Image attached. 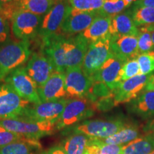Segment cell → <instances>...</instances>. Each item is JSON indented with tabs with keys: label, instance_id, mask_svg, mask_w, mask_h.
Segmentation results:
<instances>
[{
	"label": "cell",
	"instance_id": "1",
	"mask_svg": "<svg viewBox=\"0 0 154 154\" xmlns=\"http://www.w3.org/2000/svg\"><path fill=\"white\" fill-rule=\"evenodd\" d=\"M32 54L29 41L9 42L0 47V81L22 66Z\"/></svg>",
	"mask_w": 154,
	"mask_h": 154
},
{
	"label": "cell",
	"instance_id": "2",
	"mask_svg": "<svg viewBox=\"0 0 154 154\" xmlns=\"http://www.w3.org/2000/svg\"><path fill=\"white\" fill-rule=\"evenodd\" d=\"M0 124L11 132L34 140L50 136L56 131V122L35 121L26 117L2 119Z\"/></svg>",
	"mask_w": 154,
	"mask_h": 154
},
{
	"label": "cell",
	"instance_id": "3",
	"mask_svg": "<svg viewBox=\"0 0 154 154\" xmlns=\"http://www.w3.org/2000/svg\"><path fill=\"white\" fill-rule=\"evenodd\" d=\"M96 107L87 98L69 99L58 120L56 121V131L72 128L84 121L95 113Z\"/></svg>",
	"mask_w": 154,
	"mask_h": 154
},
{
	"label": "cell",
	"instance_id": "4",
	"mask_svg": "<svg viewBox=\"0 0 154 154\" xmlns=\"http://www.w3.org/2000/svg\"><path fill=\"white\" fill-rule=\"evenodd\" d=\"M121 119L114 120H86L69 128L72 134H82L90 138L103 139L112 136L127 126Z\"/></svg>",
	"mask_w": 154,
	"mask_h": 154
},
{
	"label": "cell",
	"instance_id": "5",
	"mask_svg": "<svg viewBox=\"0 0 154 154\" xmlns=\"http://www.w3.org/2000/svg\"><path fill=\"white\" fill-rule=\"evenodd\" d=\"M31 103L19 96L5 81H0V120L22 117Z\"/></svg>",
	"mask_w": 154,
	"mask_h": 154
},
{
	"label": "cell",
	"instance_id": "6",
	"mask_svg": "<svg viewBox=\"0 0 154 154\" xmlns=\"http://www.w3.org/2000/svg\"><path fill=\"white\" fill-rule=\"evenodd\" d=\"M43 17L24 10H17L11 19V30L20 41H29L38 35Z\"/></svg>",
	"mask_w": 154,
	"mask_h": 154
},
{
	"label": "cell",
	"instance_id": "7",
	"mask_svg": "<svg viewBox=\"0 0 154 154\" xmlns=\"http://www.w3.org/2000/svg\"><path fill=\"white\" fill-rule=\"evenodd\" d=\"M69 0H59L44 15L38 35L42 41L57 34L72 11Z\"/></svg>",
	"mask_w": 154,
	"mask_h": 154
},
{
	"label": "cell",
	"instance_id": "8",
	"mask_svg": "<svg viewBox=\"0 0 154 154\" xmlns=\"http://www.w3.org/2000/svg\"><path fill=\"white\" fill-rule=\"evenodd\" d=\"M10 85L19 96L31 103H41L38 94V86L28 74L26 67L20 66L15 69L4 80Z\"/></svg>",
	"mask_w": 154,
	"mask_h": 154
},
{
	"label": "cell",
	"instance_id": "9",
	"mask_svg": "<svg viewBox=\"0 0 154 154\" xmlns=\"http://www.w3.org/2000/svg\"><path fill=\"white\" fill-rule=\"evenodd\" d=\"M111 37L89 44L82 67L86 76L90 78L113 56L111 49Z\"/></svg>",
	"mask_w": 154,
	"mask_h": 154
},
{
	"label": "cell",
	"instance_id": "10",
	"mask_svg": "<svg viewBox=\"0 0 154 154\" xmlns=\"http://www.w3.org/2000/svg\"><path fill=\"white\" fill-rule=\"evenodd\" d=\"M69 99L63 98L55 101H42L30 106L22 117L39 121L56 122L59 118Z\"/></svg>",
	"mask_w": 154,
	"mask_h": 154
},
{
	"label": "cell",
	"instance_id": "11",
	"mask_svg": "<svg viewBox=\"0 0 154 154\" xmlns=\"http://www.w3.org/2000/svg\"><path fill=\"white\" fill-rule=\"evenodd\" d=\"M94 80L86 76L82 66L67 69L65 72V88L67 97L85 98Z\"/></svg>",
	"mask_w": 154,
	"mask_h": 154
},
{
	"label": "cell",
	"instance_id": "12",
	"mask_svg": "<svg viewBox=\"0 0 154 154\" xmlns=\"http://www.w3.org/2000/svg\"><path fill=\"white\" fill-rule=\"evenodd\" d=\"M151 74H138L124 81L113 91L115 105L128 103L137 98L147 84Z\"/></svg>",
	"mask_w": 154,
	"mask_h": 154
},
{
	"label": "cell",
	"instance_id": "13",
	"mask_svg": "<svg viewBox=\"0 0 154 154\" xmlns=\"http://www.w3.org/2000/svg\"><path fill=\"white\" fill-rule=\"evenodd\" d=\"M66 36L55 34L43 41L44 53L52 63L55 72H63L66 66Z\"/></svg>",
	"mask_w": 154,
	"mask_h": 154
},
{
	"label": "cell",
	"instance_id": "14",
	"mask_svg": "<svg viewBox=\"0 0 154 154\" xmlns=\"http://www.w3.org/2000/svg\"><path fill=\"white\" fill-rule=\"evenodd\" d=\"M28 74L37 86H41L55 72L49 57L44 52H34L31 55L26 66Z\"/></svg>",
	"mask_w": 154,
	"mask_h": 154
},
{
	"label": "cell",
	"instance_id": "15",
	"mask_svg": "<svg viewBox=\"0 0 154 154\" xmlns=\"http://www.w3.org/2000/svg\"><path fill=\"white\" fill-rule=\"evenodd\" d=\"M125 62L113 55L102 65L91 79L94 82L103 83L113 91L122 82L121 72Z\"/></svg>",
	"mask_w": 154,
	"mask_h": 154
},
{
	"label": "cell",
	"instance_id": "16",
	"mask_svg": "<svg viewBox=\"0 0 154 154\" xmlns=\"http://www.w3.org/2000/svg\"><path fill=\"white\" fill-rule=\"evenodd\" d=\"M98 11H81L72 9L70 14L63 23L61 32L72 36L84 32L99 16Z\"/></svg>",
	"mask_w": 154,
	"mask_h": 154
},
{
	"label": "cell",
	"instance_id": "17",
	"mask_svg": "<svg viewBox=\"0 0 154 154\" xmlns=\"http://www.w3.org/2000/svg\"><path fill=\"white\" fill-rule=\"evenodd\" d=\"M38 94L42 101H55L66 98L65 72H54L43 85L38 86Z\"/></svg>",
	"mask_w": 154,
	"mask_h": 154
},
{
	"label": "cell",
	"instance_id": "18",
	"mask_svg": "<svg viewBox=\"0 0 154 154\" xmlns=\"http://www.w3.org/2000/svg\"><path fill=\"white\" fill-rule=\"evenodd\" d=\"M137 36L116 35L111 37V49L113 55L126 61L136 59L140 54Z\"/></svg>",
	"mask_w": 154,
	"mask_h": 154
},
{
	"label": "cell",
	"instance_id": "19",
	"mask_svg": "<svg viewBox=\"0 0 154 154\" xmlns=\"http://www.w3.org/2000/svg\"><path fill=\"white\" fill-rule=\"evenodd\" d=\"M89 43L85 38L78 35L67 38L66 41V69L82 66L83 61L88 49Z\"/></svg>",
	"mask_w": 154,
	"mask_h": 154
},
{
	"label": "cell",
	"instance_id": "20",
	"mask_svg": "<svg viewBox=\"0 0 154 154\" xmlns=\"http://www.w3.org/2000/svg\"><path fill=\"white\" fill-rule=\"evenodd\" d=\"M110 34L111 36H138L139 29L133 20L131 10L121 12L111 18Z\"/></svg>",
	"mask_w": 154,
	"mask_h": 154
},
{
	"label": "cell",
	"instance_id": "21",
	"mask_svg": "<svg viewBox=\"0 0 154 154\" xmlns=\"http://www.w3.org/2000/svg\"><path fill=\"white\" fill-rule=\"evenodd\" d=\"M111 18L112 17L99 15L92 22V24L81 34L89 44L111 37L110 26Z\"/></svg>",
	"mask_w": 154,
	"mask_h": 154
},
{
	"label": "cell",
	"instance_id": "22",
	"mask_svg": "<svg viewBox=\"0 0 154 154\" xmlns=\"http://www.w3.org/2000/svg\"><path fill=\"white\" fill-rule=\"evenodd\" d=\"M59 0H13L9 4L13 14L17 10H24L33 14L45 15Z\"/></svg>",
	"mask_w": 154,
	"mask_h": 154
},
{
	"label": "cell",
	"instance_id": "23",
	"mask_svg": "<svg viewBox=\"0 0 154 154\" xmlns=\"http://www.w3.org/2000/svg\"><path fill=\"white\" fill-rule=\"evenodd\" d=\"M130 109L143 119L154 116V91H144L131 101Z\"/></svg>",
	"mask_w": 154,
	"mask_h": 154
},
{
	"label": "cell",
	"instance_id": "24",
	"mask_svg": "<svg viewBox=\"0 0 154 154\" xmlns=\"http://www.w3.org/2000/svg\"><path fill=\"white\" fill-rule=\"evenodd\" d=\"M42 146L38 140H19L0 149V154H40Z\"/></svg>",
	"mask_w": 154,
	"mask_h": 154
},
{
	"label": "cell",
	"instance_id": "25",
	"mask_svg": "<svg viewBox=\"0 0 154 154\" xmlns=\"http://www.w3.org/2000/svg\"><path fill=\"white\" fill-rule=\"evenodd\" d=\"M90 138L82 134H71L59 144L66 154H85Z\"/></svg>",
	"mask_w": 154,
	"mask_h": 154
},
{
	"label": "cell",
	"instance_id": "26",
	"mask_svg": "<svg viewBox=\"0 0 154 154\" xmlns=\"http://www.w3.org/2000/svg\"><path fill=\"white\" fill-rule=\"evenodd\" d=\"M154 151V138L149 134L124 145L121 154H150Z\"/></svg>",
	"mask_w": 154,
	"mask_h": 154
},
{
	"label": "cell",
	"instance_id": "27",
	"mask_svg": "<svg viewBox=\"0 0 154 154\" xmlns=\"http://www.w3.org/2000/svg\"><path fill=\"white\" fill-rule=\"evenodd\" d=\"M140 130L134 125H127L109 137L99 139L105 143L113 145H126L131 141L140 137Z\"/></svg>",
	"mask_w": 154,
	"mask_h": 154
},
{
	"label": "cell",
	"instance_id": "28",
	"mask_svg": "<svg viewBox=\"0 0 154 154\" xmlns=\"http://www.w3.org/2000/svg\"><path fill=\"white\" fill-rule=\"evenodd\" d=\"M123 146L105 143L97 138H91L85 154H121Z\"/></svg>",
	"mask_w": 154,
	"mask_h": 154
},
{
	"label": "cell",
	"instance_id": "29",
	"mask_svg": "<svg viewBox=\"0 0 154 154\" xmlns=\"http://www.w3.org/2000/svg\"><path fill=\"white\" fill-rule=\"evenodd\" d=\"M131 13L136 26H151L154 24V8L134 5Z\"/></svg>",
	"mask_w": 154,
	"mask_h": 154
},
{
	"label": "cell",
	"instance_id": "30",
	"mask_svg": "<svg viewBox=\"0 0 154 154\" xmlns=\"http://www.w3.org/2000/svg\"><path fill=\"white\" fill-rule=\"evenodd\" d=\"M72 9L81 11H99L104 4V0H69Z\"/></svg>",
	"mask_w": 154,
	"mask_h": 154
},
{
	"label": "cell",
	"instance_id": "31",
	"mask_svg": "<svg viewBox=\"0 0 154 154\" xmlns=\"http://www.w3.org/2000/svg\"><path fill=\"white\" fill-rule=\"evenodd\" d=\"M126 8L123 0L104 2L103 7L98 11L100 16L113 17L120 14Z\"/></svg>",
	"mask_w": 154,
	"mask_h": 154
},
{
	"label": "cell",
	"instance_id": "32",
	"mask_svg": "<svg viewBox=\"0 0 154 154\" xmlns=\"http://www.w3.org/2000/svg\"><path fill=\"white\" fill-rule=\"evenodd\" d=\"M138 38V49L139 54L149 53L153 49L154 45L152 42L151 32L146 26L140 28Z\"/></svg>",
	"mask_w": 154,
	"mask_h": 154
},
{
	"label": "cell",
	"instance_id": "33",
	"mask_svg": "<svg viewBox=\"0 0 154 154\" xmlns=\"http://www.w3.org/2000/svg\"><path fill=\"white\" fill-rule=\"evenodd\" d=\"M140 67V74H151L154 72V56L149 53L140 54L136 58Z\"/></svg>",
	"mask_w": 154,
	"mask_h": 154
},
{
	"label": "cell",
	"instance_id": "34",
	"mask_svg": "<svg viewBox=\"0 0 154 154\" xmlns=\"http://www.w3.org/2000/svg\"><path fill=\"white\" fill-rule=\"evenodd\" d=\"M26 139H29V138L24 137L16 133L11 132L5 128L2 125L0 124V149L10 143Z\"/></svg>",
	"mask_w": 154,
	"mask_h": 154
},
{
	"label": "cell",
	"instance_id": "35",
	"mask_svg": "<svg viewBox=\"0 0 154 154\" xmlns=\"http://www.w3.org/2000/svg\"><path fill=\"white\" fill-rule=\"evenodd\" d=\"M140 74V67L136 59H131L125 62L121 72V79L122 82Z\"/></svg>",
	"mask_w": 154,
	"mask_h": 154
},
{
	"label": "cell",
	"instance_id": "36",
	"mask_svg": "<svg viewBox=\"0 0 154 154\" xmlns=\"http://www.w3.org/2000/svg\"><path fill=\"white\" fill-rule=\"evenodd\" d=\"M9 19L0 10V45L8 43L10 38Z\"/></svg>",
	"mask_w": 154,
	"mask_h": 154
},
{
	"label": "cell",
	"instance_id": "37",
	"mask_svg": "<svg viewBox=\"0 0 154 154\" xmlns=\"http://www.w3.org/2000/svg\"><path fill=\"white\" fill-rule=\"evenodd\" d=\"M40 154H66L59 145L52 146L45 151L41 152Z\"/></svg>",
	"mask_w": 154,
	"mask_h": 154
},
{
	"label": "cell",
	"instance_id": "38",
	"mask_svg": "<svg viewBox=\"0 0 154 154\" xmlns=\"http://www.w3.org/2000/svg\"><path fill=\"white\" fill-rule=\"evenodd\" d=\"M135 6L137 7H146L154 8V0H138L134 3Z\"/></svg>",
	"mask_w": 154,
	"mask_h": 154
},
{
	"label": "cell",
	"instance_id": "39",
	"mask_svg": "<svg viewBox=\"0 0 154 154\" xmlns=\"http://www.w3.org/2000/svg\"><path fill=\"white\" fill-rule=\"evenodd\" d=\"M144 91H154V74L150 76Z\"/></svg>",
	"mask_w": 154,
	"mask_h": 154
},
{
	"label": "cell",
	"instance_id": "40",
	"mask_svg": "<svg viewBox=\"0 0 154 154\" xmlns=\"http://www.w3.org/2000/svg\"><path fill=\"white\" fill-rule=\"evenodd\" d=\"M146 134H151L152 136L154 138V123H152L151 124H150L149 126L147 127V128H145Z\"/></svg>",
	"mask_w": 154,
	"mask_h": 154
},
{
	"label": "cell",
	"instance_id": "41",
	"mask_svg": "<svg viewBox=\"0 0 154 154\" xmlns=\"http://www.w3.org/2000/svg\"><path fill=\"white\" fill-rule=\"evenodd\" d=\"M13 0H0V6H1V7H3L11 2Z\"/></svg>",
	"mask_w": 154,
	"mask_h": 154
},
{
	"label": "cell",
	"instance_id": "42",
	"mask_svg": "<svg viewBox=\"0 0 154 154\" xmlns=\"http://www.w3.org/2000/svg\"><path fill=\"white\" fill-rule=\"evenodd\" d=\"M123 1H124L125 5H126V7H128V6H130L131 5V4L136 2L138 0H123Z\"/></svg>",
	"mask_w": 154,
	"mask_h": 154
},
{
	"label": "cell",
	"instance_id": "43",
	"mask_svg": "<svg viewBox=\"0 0 154 154\" xmlns=\"http://www.w3.org/2000/svg\"><path fill=\"white\" fill-rule=\"evenodd\" d=\"M147 27L148 29H149L150 32H152V31H154V24L151 25V26H145Z\"/></svg>",
	"mask_w": 154,
	"mask_h": 154
},
{
	"label": "cell",
	"instance_id": "44",
	"mask_svg": "<svg viewBox=\"0 0 154 154\" xmlns=\"http://www.w3.org/2000/svg\"><path fill=\"white\" fill-rule=\"evenodd\" d=\"M151 32V38H152V42H153V44L154 45V31H152Z\"/></svg>",
	"mask_w": 154,
	"mask_h": 154
},
{
	"label": "cell",
	"instance_id": "45",
	"mask_svg": "<svg viewBox=\"0 0 154 154\" xmlns=\"http://www.w3.org/2000/svg\"><path fill=\"white\" fill-rule=\"evenodd\" d=\"M149 54H152V55H153L154 56V48H153V49L151 51H150V52H149Z\"/></svg>",
	"mask_w": 154,
	"mask_h": 154
},
{
	"label": "cell",
	"instance_id": "46",
	"mask_svg": "<svg viewBox=\"0 0 154 154\" xmlns=\"http://www.w3.org/2000/svg\"><path fill=\"white\" fill-rule=\"evenodd\" d=\"M110 1H114V0H104V2H110Z\"/></svg>",
	"mask_w": 154,
	"mask_h": 154
},
{
	"label": "cell",
	"instance_id": "47",
	"mask_svg": "<svg viewBox=\"0 0 154 154\" xmlns=\"http://www.w3.org/2000/svg\"><path fill=\"white\" fill-rule=\"evenodd\" d=\"M150 154H154V151H153V152H152V153H150Z\"/></svg>",
	"mask_w": 154,
	"mask_h": 154
},
{
	"label": "cell",
	"instance_id": "48",
	"mask_svg": "<svg viewBox=\"0 0 154 154\" xmlns=\"http://www.w3.org/2000/svg\"><path fill=\"white\" fill-rule=\"evenodd\" d=\"M1 9H2V7H1V6H0V10H1Z\"/></svg>",
	"mask_w": 154,
	"mask_h": 154
}]
</instances>
